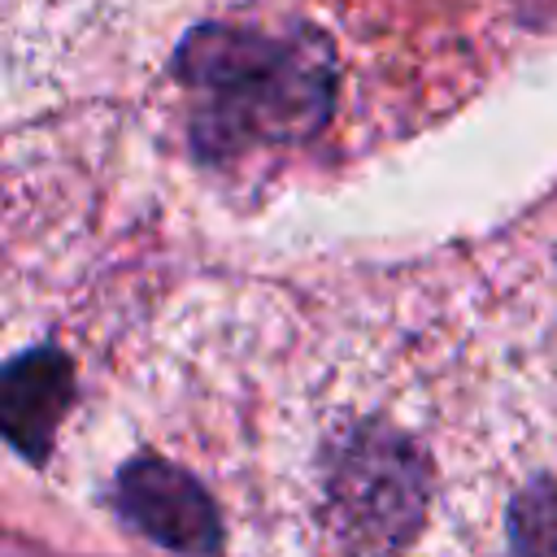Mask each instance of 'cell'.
Segmentation results:
<instances>
[{"instance_id":"cell-1","label":"cell","mask_w":557,"mask_h":557,"mask_svg":"<svg viewBox=\"0 0 557 557\" xmlns=\"http://www.w3.org/2000/svg\"><path fill=\"white\" fill-rule=\"evenodd\" d=\"M174 83L187 96V139L200 161H235L252 148L309 144L335 109V57L318 30H257L209 22L183 35Z\"/></svg>"},{"instance_id":"cell-2","label":"cell","mask_w":557,"mask_h":557,"mask_svg":"<svg viewBox=\"0 0 557 557\" xmlns=\"http://www.w3.org/2000/svg\"><path fill=\"white\" fill-rule=\"evenodd\" d=\"M431 496V466L405 431L387 422L352 426L326 457L322 509L348 548H405Z\"/></svg>"},{"instance_id":"cell-3","label":"cell","mask_w":557,"mask_h":557,"mask_svg":"<svg viewBox=\"0 0 557 557\" xmlns=\"http://www.w3.org/2000/svg\"><path fill=\"white\" fill-rule=\"evenodd\" d=\"M113 509L117 518L152 540L157 548L174 553H218L226 544L218 505L183 466L139 453L113 479Z\"/></svg>"},{"instance_id":"cell-4","label":"cell","mask_w":557,"mask_h":557,"mask_svg":"<svg viewBox=\"0 0 557 557\" xmlns=\"http://www.w3.org/2000/svg\"><path fill=\"white\" fill-rule=\"evenodd\" d=\"M74 400V366L52 344H30L13 352L0 370V431L9 448L26 461L52 453L57 426Z\"/></svg>"},{"instance_id":"cell-5","label":"cell","mask_w":557,"mask_h":557,"mask_svg":"<svg viewBox=\"0 0 557 557\" xmlns=\"http://www.w3.org/2000/svg\"><path fill=\"white\" fill-rule=\"evenodd\" d=\"M509 544L522 553H557V479H535L513 496Z\"/></svg>"}]
</instances>
